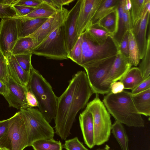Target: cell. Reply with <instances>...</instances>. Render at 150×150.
Masks as SVG:
<instances>
[{
    "label": "cell",
    "instance_id": "8d00e7d4",
    "mask_svg": "<svg viewBox=\"0 0 150 150\" xmlns=\"http://www.w3.org/2000/svg\"><path fill=\"white\" fill-rule=\"evenodd\" d=\"M62 147L66 150H89L77 137L66 140Z\"/></svg>",
    "mask_w": 150,
    "mask_h": 150
},
{
    "label": "cell",
    "instance_id": "d4e9b609",
    "mask_svg": "<svg viewBox=\"0 0 150 150\" xmlns=\"http://www.w3.org/2000/svg\"><path fill=\"white\" fill-rule=\"evenodd\" d=\"M129 56L128 60L131 66H136L140 61V55L138 46L132 29L128 35Z\"/></svg>",
    "mask_w": 150,
    "mask_h": 150
},
{
    "label": "cell",
    "instance_id": "60d3db41",
    "mask_svg": "<svg viewBox=\"0 0 150 150\" xmlns=\"http://www.w3.org/2000/svg\"><path fill=\"white\" fill-rule=\"evenodd\" d=\"M150 88V76L144 79L136 87L132 90L131 93L136 94Z\"/></svg>",
    "mask_w": 150,
    "mask_h": 150
},
{
    "label": "cell",
    "instance_id": "6da1fadb",
    "mask_svg": "<svg viewBox=\"0 0 150 150\" xmlns=\"http://www.w3.org/2000/svg\"><path fill=\"white\" fill-rule=\"evenodd\" d=\"M93 93L83 71H78L73 77L64 92L58 98L55 118V133L66 140L78 112L84 108Z\"/></svg>",
    "mask_w": 150,
    "mask_h": 150
},
{
    "label": "cell",
    "instance_id": "7bdbcfd3",
    "mask_svg": "<svg viewBox=\"0 0 150 150\" xmlns=\"http://www.w3.org/2000/svg\"><path fill=\"white\" fill-rule=\"evenodd\" d=\"M26 99L28 108L38 107V103L36 98L29 90H28L26 93Z\"/></svg>",
    "mask_w": 150,
    "mask_h": 150
},
{
    "label": "cell",
    "instance_id": "3957f363",
    "mask_svg": "<svg viewBox=\"0 0 150 150\" xmlns=\"http://www.w3.org/2000/svg\"><path fill=\"white\" fill-rule=\"evenodd\" d=\"M35 97L39 110L48 123L54 119L56 114L58 98L49 83L40 72L33 67L27 86Z\"/></svg>",
    "mask_w": 150,
    "mask_h": 150
},
{
    "label": "cell",
    "instance_id": "c3c4849f",
    "mask_svg": "<svg viewBox=\"0 0 150 150\" xmlns=\"http://www.w3.org/2000/svg\"><path fill=\"white\" fill-rule=\"evenodd\" d=\"M0 150H10L9 149L4 147H0Z\"/></svg>",
    "mask_w": 150,
    "mask_h": 150
},
{
    "label": "cell",
    "instance_id": "277c9868",
    "mask_svg": "<svg viewBox=\"0 0 150 150\" xmlns=\"http://www.w3.org/2000/svg\"><path fill=\"white\" fill-rule=\"evenodd\" d=\"M82 60L80 66H84L116 55L119 47L112 36L106 41L98 44L92 40L86 31L80 35Z\"/></svg>",
    "mask_w": 150,
    "mask_h": 150
},
{
    "label": "cell",
    "instance_id": "836d02e7",
    "mask_svg": "<svg viewBox=\"0 0 150 150\" xmlns=\"http://www.w3.org/2000/svg\"><path fill=\"white\" fill-rule=\"evenodd\" d=\"M68 59L80 66L82 60V52L81 45V37L79 38L70 53L69 54Z\"/></svg>",
    "mask_w": 150,
    "mask_h": 150
},
{
    "label": "cell",
    "instance_id": "5bb4252c",
    "mask_svg": "<svg viewBox=\"0 0 150 150\" xmlns=\"http://www.w3.org/2000/svg\"><path fill=\"white\" fill-rule=\"evenodd\" d=\"M6 84L8 88L9 93L4 98L9 107L18 110L28 108L26 99V93L29 90L28 87L17 83L10 76Z\"/></svg>",
    "mask_w": 150,
    "mask_h": 150
},
{
    "label": "cell",
    "instance_id": "ba28073f",
    "mask_svg": "<svg viewBox=\"0 0 150 150\" xmlns=\"http://www.w3.org/2000/svg\"><path fill=\"white\" fill-rule=\"evenodd\" d=\"M28 146L26 127L20 111L9 118L8 129L0 139V147L23 150Z\"/></svg>",
    "mask_w": 150,
    "mask_h": 150
},
{
    "label": "cell",
    "instance_id": "7a4b0ae2",
    "mask_svg": "<svg viewBox=\"0 0 150 150\" xmlns=\"http://www.w3.org/2000/svg\"><path fill=\"white\" fill-rule=\"evenodd\" d=\"M103 102L115 120L129 127H144V120L135 107L131 92L124 90L113 94L110 92L104 96Z\"/></svg>",
    "mask_w": 150,
    "mask_h": 150
},
{
    "label": "cell",
    "instance_id": "603a6c76",
    "mask_svg": "<svg viewBox=\"0 0 150 150\" xmlns=\"http://www.w3.org/2000/svg\"><path fill=\"white\" fill-rule=\"evenodd\" d=\"M36 47L34 40L30 36L19 38L12 52L14 55L32 53Z\"/></svg>",
    "mask_w": 150,
    "mask_h": 150
},
{
    "label": "cell",
    "instance_id": "b9f144b4",
    "mask_svg": "<svg viewBox=\"0 0 150 150\" xmlns=\"http://www.w3.org/2000/svg\"><path fill=\"white\" fill-rule=\"evenodd\" d=\"M42 2V0H16L14 4L36 8Z\"/></svg>",
    "mask_w": 150,
    "mask_h": 150
},
{
    "label": "cell",
    "instance_id": "83f0119b",
    "mask_svg": "<svg viewBox=\"0 0 150 150\" xmlns=\"http://www.w3.org/2000/svg\"><path fill=\"white\" fill-rule=\"evenodd\" d=\"M86 31L92 40L100 45L104 43L109 36H112L105 29L97 24L90 25Z\"/></svg>",
    "mask_w": 150,
    "mask_h": 150
},
{
    "label": "cell",
    "instance_id": "7dc6e473",
    "mask_svg": "<svg viewBox=\"0 0 150 150\" xmlns=\"http://www.w3.org/2000/svg\"><path fill=\"white\" fill-rule=\"evenodd\" d=\"M96 150H113L111 149L108 145H105L104 147L103 148H99Z\"/></svg>",
    "mask_w": 150,
    "mask_h": 150
},
{
    "label": "cell",
    "instance_id": "1f68e13d",
    "mask_svg": "<svg viewBox=\"0 0 150 150\" xmlns=\"http://www.w3.org/2000/svg\"><path fill=\"white\" fill-rule=\"evenodd\" d=\"M16 0H0V18H15L19 16L12 7Z\"/></svg>",
    "mask_w": 150,
    "mask_h": 150
},
{
    "label": "cell",
    "instance_id": "4316f807",
    "mask_svg": "<svg viewBox=\"0 0 150 150\" xmlns=\"http://www.w3.org/2000/svg\"><path fill=\"white\" fill-rule=\"evenodd\" d=\"M117 18V10L111 12L102 18L96 24L98 26L105 29L112 36L116 32Z\"/></svg>",
    "mask_w": 150,
    "mask_h": 150
},
{
    "label": "cell",
    "instance_id": "8fae6325",
    "mask_svg": "<svg viewBox=\"0 0 150 150\" xmlns=\"http://www.w3.org/2000/svg\"><path fill=\"white\" fill-rule=\"evenodd\" d=\"M68 11L67 9L63 7L50 17L36 31L28 36L34 40L36 46L55 29L63 25Z\"/></svg>",
    "mask_w": 150,
    "mask_h": 150
},
{
    "label": "cell",
    "instance_id": "9c48e42d",
    "mask_svg": "<svg viewBox=\"0 0 150 150\" xmlns=\"http://www.w3.org/2000/svg\"><path fill=\"white\" fill-rule=\"evenodd\" d=\"M116 55L83 67L86 71L89 84L93 93L104 95L110 92V87L106 84L105 80Z\"/></svg>",
    "mask_w": 150,
    "mask_h": 150
},
{
    "label": "cell",
    "instance_id": "4fadbf2b",
    "mask_svg": "<svg viewBox=\"0 0 150 150\" xmlns=\"http://www.w3.org/2000/svg\"><path fill=\"white\" fill-rule=\"evenodd\" d=\"M80 3L81 0H78L73 7L69 11L63 24L68 55L79 37L77 33L76 22L80 9Z\"/></svg>",
    "mask_w": 150,
    "mask_h": 150
},
{
    "label": "cell",
    "instance_id": "7402d4cb",
    "mask_svg": "<svg viewBox=\"0 0 150 150\" xmlns=\"http://www.w3.org/2000/svg\"><path fill=\"white\" fill-rule=\"evenodd\" d=\"M120 1V0H103L97 10L90 25L96 24L102 18L111 12L116 10Z\"/></svg>",
    "mask_w": 150,
    "mask_h": 150
},
{
    "label": "cell",
    "instance_id": "bcb514c9",
    "mask_svg": "<svg viewBox=\"0 0 150 150\" xmlns=\"http://www.w3.org/2000/svg\"><path fill=\"white\" fill-rule=\"evenodd\" d=\"M8 93L9 89L7 85L0 81V94L5 97L8 95Z\"/></svg>",
    "mask_w": 150,
    "mask_h": 150
},
{
    "label": "cell",
    "instance_id": "f6af8a7d",
    "mask_svg": "<svg viewBox=\"0 0 150 150\" xmlns=\"http://www.w3.org/2000/svg\"><path fill=\"white\" fill-rule=\"evenodd\" d=\"M9 118L0 120V139L6 132L8 126Z\"/></svg>",
    "mask_w": 150,
    "mask_h": 150
},
{
    "label": "cell",
    "instance_id": "d590c367",
    "mask_svg": "<svg viewBox=\"0 0 150 150\" xmlns=\"http://www.w3.org/2000/svg\"><path fill=\"white\" fill-rule=\"evenodd\" d=\"M9 76L6 57L0 50V81L6 84Z\"/></svg>",
    "mask_w": 150,
    "mask_h": 150
},
{
    "label": "cell",
    "instance_id": "9a60e30c",
    "mask_svg": "<svg viewBox=\"0 0 150 150\" xmlns=\"http://www.w3.org/2000/svg\"><path fill=\"white\" fill-rule=\"evenodd\" d=\"M128 59L119 50L112 66L105 79L106 84H111L120 80L131 68Z\"/></svg>",
    "mask_w": 150,
    "mask_h": 150
},
{
    "label": "cell",
    "instance_id": "8992f818",
    "mask_svg": "<svg viewBox=\"0 0 150 150\" xmlns=\"http://www.w3.org/2000/svg\"><path fill=\"white\" fill-rule=\"evenodd\" d=\"M86 108L92 116L94 145H102L108 141L110 135L112 124L110 114L98 94Z\"/></svg>",
    "mask_w": 150,
    "mask_h": 150
},
{
    "label": "cell",
    "instance_id": "2e32d148",
    "mask_svg": "<svg viewBox=\"0 0 150 150\" xmlns=\"http://www.w3.org/2000/svg\"><path fill=\"white\" fill-rule=\"evenodd\" d=\"M150 13V12H148L145 17L140 19L132 29L139 48L140 59L143 57L146 50L147 32L149 24Z\"/></svg>",
    "mask_w": 150,
    "mask_h": 150
},
{
    "label": "cell",
    "instance_id": "52a82bcc",
    "mask_svg": "<svg viewBox=\"0 0 150 150\" xmlns=\"http://www.w3.org/2000/svg\"><path fill=\"white\" fill-rule=\"evenodd\" d=\"M33 54L50 59H68L63 25L55 29L34 49Z\"/></svg>",
    "mask_w": 150,
    "mask_h": 150
},
{
    "label": "cell",
    "instance_id": "f35d334b",
    "mask_svg": "<svg viewBox=\"0 0 150 150\" xmlns=\"http://www.w3.org/2000/svg\"><path fill=\"white\" fill-rule=\"evenodd\" d=\"M12 7L17 13L19 16H26L33 11L35 8L25 6L13 4Z\"/></svg>",
    "mask_w": 150,
    "mask_h": 150
},
{
    "label": "cell",
    "instance_id": "ab89813d",
    "mask_svg": "<svg viewBox=\"0 0 150 150\" xmlns=\"http://www.w3.org/2000/svg\"><path fill=\"white\" fill-rule=\"evenodd\" d=\"M128 32L126 33L119 47V50L128 59L129 56Z\"/></svg>",
    "mask_w": 150,
    "mask_h": 150
},
{
    "label": "cell",
    "instance_id": "d6a6232c",
    "mask_svg": "<svg viewBox=\"0 0 150 150\" xmlns=\"http://www.w3.org/2000/svg\"><path fill=\"white\" fill-rule=\"evenodd\" d=\"M130 10L132 27L140 19L145 0H131Z\"/></svg>",
    "mask_w": 150,
    "mask_h": 150
},
{
    "label": "cell",
    "instance_id": "4dcf8cb0",
    "mask_svg": "<svg viewBox=\"0 0 150 150\" xmlns=\"http://www.w3.org/2000/svg\"><path fill=\"white\" fill-rule=\"evenodd\" d=\"M148 29L147 35V43L145 52L138 67L141 72L144 79L150 76V32L149 26Z\"/></svg>",
    "mask_w": 150,
    "mask_h": 150
},
{
    "label": "cell",
    "instance_id": "e0dca14e",
    "mask_svg": "<svg viewBox=\"0 0 150 150\" xmlns=\"http://www.w3.org/2000/svg\"><path fill=\"white\" fill-rule=\"evenodd\" d=\"M80 128L85 143L90 149L95 146L94 144V130L91 113L86 109L79 116Z\"/></svg>",
    "mask_w": 150,
    "mask_h": 150
},
{
    "label": "cell",
    "instance_id": "ee69618b",
    "mask_svg": "<svg viewBox=\"0 0 150 150\" xmlns=\"http://www.w3.org/2000/svg\"><path fill=\"white\" fill-rule=\"evenodd\" d=\"M124 89L123 84L120 81L113 82L110 85V92L113 94L121 93Z\"/></svg>",
    "mask_w": 150,
    "mask_h": 150
},
{
    "label": "cell",
    "instance_id": "44dd1931",
    "mask_svg": "<svg viewBox=\"0 0 150 150\" xmlns=\"http://www.w3.org/2000/svg\"><path fill=\"white\" fill-rule=\"evenodd\" d=\"M144 80L138 67L131 68L120 80L123 84L124 89L132 90Z\"/></svg>",
    "mask_w": 150,
    "mask_h": 150
},
{
    "label": "cell",
    "instance_id": "5b68a950",
    "mask_svg": "<svg viewBox=\"0 0 150 150\" xmlns=\"http://www.w3.org/2000/svg\"><path fill=\"white\" fill-rule=\"evenodd\" d=\"M19 111L26 127L28 146L37 140L53 139V129L39 110L28 108L21 109Z\"/></svg>",
    "mask_w": 150,
    "mask_h": 150
},
{
    "label": "cell",
    "instance_id": "30bf717a",
    "mask_svg": "<svg viewBox=\"0 0 150 150\" xmlns=\"http://www.w3.org/2000/svg\"><path fill=\"white\" fill-rule=\"evenodd\" d=\"M18 39L17 18L1 19L0 22V50L5 56L11 53Z\"/></svg>",
    "mask_w": 150,
    "mask_h": 150
},
{
    "label": "cell",
    "instance_id": "ac0fdd59",
    "mask_svg": "<svg viewBox=\"0 0 150 150\" xmlns=\"http://www.w3.org/2000/svg\"><path fill=\"white\" fill-rule=\"evenodd\" d=\"M6 56L10 77L17 83L27 87L30 73L26 72L22 69L14 55L11 53L7 54Z\"/></svg>",
    "mask_w": 150,
    "mask_h": 150
},
{
    "label": "cell",
    "instance_id": "d6986e66",
    "mask_svg": "<svg viewBox=\"0 0 150 150\" xmlns=\"http://www.w3.org/2000/svg\"><path fill=\"white\" fill-rule=\"evenodd\" d=\"M16 18L18 23L19 38L33 33L49 18H25L20 16Z\"/></svg>",
    "mask_w": 150,
    "mask_h": 150
},
{
    "label": "cell",
    "instance_id": "cb8c5ba5",
    "mask_svg": "<svg viewBox=\"0 0 150 150\" xmlns=\"http://www.w3.org/2000/svg\"><path fill=\"white\" fill-rule=\"evenodd\" d=\"M111 131L121 150H129L128 137L122 124L115 120L112 125Z\"/></svg>",
    "mask_w": 150,
    "mask_h": 150
},
{
    "label": "cell",
    "instance_id": "ffe728a7",
    "mask_svg": "<svg viewBox=\"0 0 150 150\" xmlns=\"http://www.w3.org/2000/svg\"><path fill=\"white\" fill-rule=\"evenodd\" d=\"M132 95L133 103L139 113L141 115L149 117L150 88L137 94L132 93Z\"/></svg>",
    "mask_w": 150,
    "mask_h": 150
},
{
    "label": "cell",
    "instance_id": "484cf974",
    "mask_svg": "<svg viewBox=\"0 0 150 150\" xmlns=\"http://www.w3.org/2000/svg\"><path fill=\"white\" fill-rule=\"evenodd\" d=\"M126 0H120L117 9V18L116 32L112 36L118 46H119L125 34L123 28V14Z\"/></svg>",
    "mask_w": 150,
    "mask_h": 150
},
{
    "label": "cell",
    "instance_id": "f1b7e54d",
    "mask_svg": "<svg viewBox=\"0 0 150 150\" xmlns=\"http://www.w3.org/2000/svg\"><path fill=\"white\" fill-rule=\"evenodd\" d=\"M31 146L34 150H62L63 148L60 141L53 139L37 140L34 141Z\"/></svg>",
    "mask_w": 150,
    "mask_h": 150
},
{
    "label": "cell",
    "instance_id": "7c38bea8",
    "mask_svg": "<svg viewBox=\"0 0 150 150\" xmlns=\"http://www.w3.org/2000/svg\"><path fill=\"white\" fill-rule=\"evenodd\" d=\"M103 0H81L76 22V31L79 37L90 25L95 13Z\"/></svg>",
    "mask_w": 150,
    "mask_h": 150
},
{
    "label": "cell",
    "instance_id": "e575fe53",
    "mask_svg": "<svg viewBox=\"0 0 150 150\" xmlns=\"http://www.w3.org/2000/svg\"><path fill=\"white\" fill-rule=\"evenodd\" d=\"M32 54V53H30L14 55L22 69L30 74L31 69L33 67L31 62Z\"/></svg>",
    "mask_w": 150,
    "mask_h": 150
},
{
    "label": "cell",
    "instance_id": "74e56055",
    "mask_svg": "<svg viewBox=\"0 0 150 150\" xmlns=\"http://www.w3.org/2000/svg\"><path fill=\"white\" fill-rule=\"evenodd\" d=\"M43 1L58 10L63 7L64 5H68L74 0H42Z\"/></svg>",
    "mask_w": 150,
    "mask_h": 150
},
{
    "label": "cell",
    "instance_id": "f546056e",
    "mask_svg": "<svg viewBox=\"0 0 150 150\" xmlns=\"http://www.w3.org/2000/svg\"><path fill=\"white\" fill-rule=\"evenodd\" d=\"M57 11L42 1V4L31 12L26 16L20 17L25 18H49L54 14Z\"/></svg>",
    "mask_w": 150,
    "mask_h": 150
}]
</instances>
